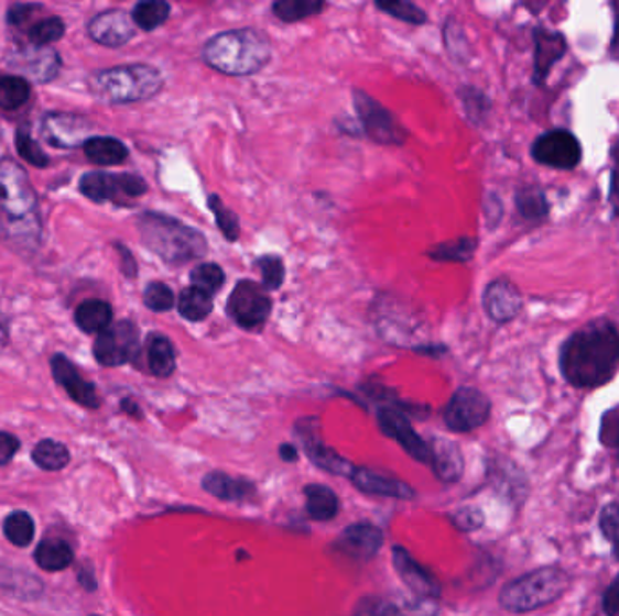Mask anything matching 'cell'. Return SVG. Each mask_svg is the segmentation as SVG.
Instances as JSON below:
<instances>
[{
	"label": "cell",
	"mask_w": 619,
	"mask_h": 616,
	"mask_svg": "<svg viewBox=\"0 0 619 616\" xmlns=\"http://www.w3.org/2000/svg\"><path fill=\"white\" fill-rule=\"evenodd\" d=\"M560 373L576 389H598L619 373V328L612 320L585 323L560 348Z\"/></svg>",
	"instance_id": "cell-1"
},
{
	"label": "cell",
	"mask_w": 619,
	"mask_h": 616,
	"mask_svg": "<svg viewBox=\"0 0 619 616\" xmlns=\"http://www.w3.org/2000/svg\"><path fill=\"white\" fill-rule=\"evenodd\" d=\"M269 38L252 28L224 31L204 47V61L216 72L229 76H250L270 62Z\"/></svg>",
	"instance_id": "cell-2"
},
{
	"label": "cell",
	"mask_w": 619,
	"mask_h": 616,
	"mask_svg": "<svg viewBox=\"0 0 619 616\" xmlns=\"http://www.w3.org/2000/svg\"><path fill=\"white\" fill-rule=\"evenodd\" d=\"M138 230L143 244L163 263L180 266L205 257L207 253L204 233L165 213H142L138 218Z\"/></svg>",
	"instance_id": "cell-3"
},
{
	"label": "cell",
	"mask_w": 619,
	"mask_h": 616,
	"mask_svg": "<svg viewBox=\"0 0 619 616\" xmlns=\"http://www.w3.org/2000/svg\"><path fill=\"white\" fill-rule=\"evenodd\" d=\"M163 76L148 64H129L97 72L89 78V89L106 103H137L151 100L162 91Z\"/></svg>",
	"instance_id": "cell-4"
},
{
	"label": "cell",
	"mask_w": 619,
	"mask_h": 616,
	"mask_svg": "<svg viewBox=\"0 0 619 616\" xmlns=\"http://www.w3.org/2000/svg\"><path fill=\"white\" fill-rule=\"evenodd\" d=\"M568 586L567 571L556 566L539 568L506 584L498 602L509 613L539 612L564 596Z\"/></svg>",
	"instance_id": "cell-5"
},
{
	"label": "cell",
	"mask_w": 619,
	"mask_h": 616,
	"mask_svg": "<svg viewBox=\"0 0 619 616\" xmlns=\"http://www.w3.org/2000/svg\"><path fill=\"white\" fill-rule=\"evenodd\" d=\"M351 97L366 136L370 138L371 142L379 145H402L406 142V129L387 107H382L376 98L366 95L361 89H354Z\"/></svg>",
	"instance_id": "cell-6"
},
{
	"label": "cell",
	"mask_w": 619,
	"mask_h": 616,
	"mask_svg": "<svg viewBox=\"0 0 619 616\" xmlns=\"http://www.w3.org/2000/svg\"><path fill=\"white\" fill-rule=\"evenodd\" d=\"M533 162L554 170H574L584 157V147L576 134L567 129H551L540 134L531 145Z\"/></svg>",
	"instance_id": "cell-7"
},
{
	"label": "cell",
	"mask_w": 619,
	"mask_h": 616,
	"mask_svg": "<svg viewBox=\"0 0 619 616\" xmlns=\"http://www.w3.org/2000/svg\"><path fill=\"white\" fill-rule=\"evenodd\" d=\"M0 208L11 219H26L35 212L36 194L26 170L13 162H0Z\"/></svg>",
	"instance_id": "cell-8"
},
{
	"label": "cell",
	"mask_w": 619,
	"mask_h": 616,
	"mask_svg": "<svg viewBox=\"0 0 619 616\" xmlns=\"http://www.w3.org/2000/svg\"><path fill=\"white\" fill-rule=\"evenodd\" d=\"M80 193L95 202L128 205L148 193V183L137 174L89 173L82 176Z\"/></svg>",
	"instance_id": "cell-9"
},
{
	"label": "cell",
	"mask_w": 619,
	"mask_h": 616,
	"mask_svg": "<svg viewBox=\"0 0 619 616\" xmlns=\"http://www.w3.org/2000/svg\"><path fill=\"white\" fill-rule=\"evenodd\" d=\"M491 399L475 387H460L444 409V424L457 435H466L488 424Z\"/></svg>",
	"instance_id": "cell-10"
},
{
	"label": "cell",
	"mask_w": 619,
	"mask_h": 616,
	"mask_svg": "<svg viewBox=\"0 0 619 616\" xmlns=\"http://www.w3.org/2000/svg\"><path fill=\"white\" fill-rule=\"evenodd\" d=\"M272 311V298L263 286L243 278L236 284L227 302V314L239 328L258 329L267 322Z\"/></svg>",
	"instance_id": "cell-11"
},
{
	"label": "cell",
	"mask_w": 619,
	"mask_h": 616,
	"mask_svg": "<svg viewBox=\"0 0 619 616\" xmlns=\"http://www.w3.org/2000/svg\"><path fill=\"white\" fill-rule=\"evenodd\" d=\"M295 436L300 438L308 460L317 469L325 470L328 474L340 475L351 480L357 466L350 460H346L339 452L325 444L321 435L319 418H303L295 424Z\"/></svg>",
	"instance_id": "cell-12"
},
{
	"label": "cell",
	"mask_w": 619,
	"mask_h": 616,
	"mask_svg": "<svg viewBox=\"0 0 619 616\" xmlns=\"http://www.w3.org/2000/svg\"><path fill=\"white\" fill-rule=\"evenodd\" d=\"M140 349L138 328L129 320L111 323L104 333L98 334L93 353L104 367H118L137 359Z\"/></svg>",
	"instance_id": "cell-13"
},
{
	"label": "cell",
	"mask_w": 619,
	"mask_h": 616,
	"mask_svg": "<svg viewBox=\"0 0 619 616\" xmlns=\"http://www.w3.org/2000/svg\"><path fill=\"white\" fill-rule=\"evenodd\" d=\"M377 421H379L382 435L401 444L412 460L419 461V463H430V444L416 435V430L413 429L412 421L404 410L387 405L377 413Z\"/></svg>",
	"instance_id": "cell-14"
},
{
	"label": "cell",
	"mask_w": 619,
	"mask_h": 616,
	"mask_svg": "<svg viewBox=\"0 0 619 616\" xmlns=\"http://www.w3.org/2000/svg\"><path fill=\"white\" fill-rule=\"evenodd\" d=\"M391 561H393L397 575L404 582V586L415 595V598L427 602L437 601L442 593L437 576L433 575L427 568L422 566L421 562L415 561V557H412L406 548L393 546Z\"/></svg>",
	"instance_id": "cell-15"
},
{
	"label": "cell",
	"mask_w": 619,
	"mask_h": 616,
	"mask_svg": "<svg viewBox=\"0 0 619 616\" xmlns=\"http://www.w3.org/2000/svg\"><path fill=\"white\" fill-rule=\"evenodd\" d=\"M533 41L534 61L531 81L534 87H545L554 66L567 55V38L562 31L547 30L543 25H536L533 30Z\"/></svg>",
	"instance_id": "cell-16"
},
{
	"label": "cell",
	"mask_w": 619,
	"mask_h": 616,
	"mask_svg": "<svg viewBox=\"0 0 619 616\" xmlns=\"http://www.w3.org/2000/svg\"><path fill=\"white\" fill-rule=\"evenodd\" d=\"M384 542L381 528L371 522H357L346 528L336 541L340 556L354 562H366L379 553Z\"/></svg>",
	"instance_id": "cell-17"
},
{
	"label": "cell",
	"mask_w": 619,
	"mask_h": 616,
	"mask_svg": "<svg viewBox=\"0 0 619 616\" xmlns=\"http://www.w3.org/2000/svg\"><path fill=\"white\" fill-rule=\"evenodd\" d=\"M484 311L492 322L508 323L517 319L523 308L522 294L508 278H495L484 289Z\"/></svg>",
	"instance_id": "cell-18"
},
{
	"label": "cell",
	"mask_w": 619,
	"mask_h": 616,
	"mask_svg": "<svg viewBox=\"0 0 619 616\" xmlns=\"http://www.w3.org/2000/svg\"><path fill=\"white\" fill-rule=\"evenodd\" d=\"M89 122L77 114L53 112L42 120V136L53 147L75 148L86 145Z\"/></svg>",
	"instance_id": "cell-19"
},
{
	"label": "cell",
	"mask_w": 619,
	"mask_h": 616,
	"mask_svg": "<svg viewBox=\"0 0 619 616\" xmlns=\"http://www.w3.org/2000/svg\"><path fill=\"white\" fill-rule=\"evenodd\" d=\"M87 33L102 46L122 47L134 36V22L126 11L107 10L89 21Z\"/></svg>",
	"instance_id": "cell-20"
},
{
	"label": "cell",
	"mask_w": 619,
	"mask_h": 616,
	"mask_svg": "<svg viewBox=\"0 0 619 616\" xmlns=\"http://www.w3.org/2000/svg\"><path fill=\"white\" fill-rule=\"evenodd\" d=\"M52 371L56 384L62 385L66 389L67 395H69L73 402H77L78 405L87 407V409H98L100 407V398H98L95 385L82 378L77 367L64 354H55L53 356Z\"/></svg>",
	"instance_id": "cell-21"
},
{
	"label": "cell",
	"mask_w": 619,
	"mask_h": 616,
	"mask_svg": "<svg viewBox=\"0 0 619 616\" xmlns=\"http://www.w3.org/2000/svg\"><path fill=\"white\" fill-rule=\"evenodd\" d=\"M351 483L357 491L373 497H390V499L410 501L415 497V491L404 481L397 480L393 475L381 474L371 469H359L351 475Z\"/></svg>",
	"instance_id": "cell-22"
},
{
	"label": "cell",
	"mask_w": 619,
	"mask_h": 616,
	"mask_svg": "<svg viewBox=\"0 0 619 616\" xmlns=\"http://www.w3.org/2000/svg\"><path fill=\"white\" fill-rule=\"evenodd\" d=\"M430 465L444 485H455L464 475L463 450L455 441L435 438L430 444Z\"/></svg>",
	"instance_id": "cell-23"
},
{
	"label": "cell",
	"mask_w": 619,
	"mask_h": 616,
	"mask_svg": "<svg viewBox=\"0 0 619 616\" xmlns=\"http://www.w3.org/2000/svg\"><path fill=\"white\" fill-rule=\"evenodd\" d=\"M202 488L216 499L225 501V503L252 501L258 494V488L252 481L234 477V475L225 474L219 470H213V472L204 475Z\"/></svg>",
	"instance_id": "cell-24"
},
{
	"label": "cell",
	"mask_w": 619,
	"mask_h": 616,
	"mask_svg": "<svg viewBox=\"0 0 619 616\" xmlns=\"http://www.w3.org/2000/svg\"><path fill=\"white\" fill-rule=\"evenodd\" d=\"M11 64H15L17 69L26 73L39 84H46L58 75L61 56L52 47H31V50L19 51Z\"/></svg>",
	"instance_id": "cell-25"
},
{
	"label": "cell",
	"mask_w": 619,
	"mask_h": 616,
	"mask_svg": "<svg viewBox=\"0 0 619 616\" xmlns=\"http://www.w3.org/2000/svg\"><path fill=\"white\" fill-rule=\"evenodd\" d=\"M305 497L306 516L312 520L325 522V520L336 519L339 514V497L328 486L319 485V483L306 485Z\"/></svg>",
	"instance_id": "cell-26"
},
{
	"label": "cell",
	"mask_w": 619,
	"mask_h": 616,
	"mask_svg": "<svg viewBox=\"0 0 619 616\" xmlns=\"http://www.w3.org/2000/svg\"><path fill=\"white\" fill-rule=\"evenodd\" d=\"M149 371L158 378H169L176 371V351L167 337L151 334L148 340Z\"/></svg>",
	"instance_id": "cell-27"
},
{
	"label": "cell",
	"mask_w": 619,
	"mask_h": 616,
	"mask_svg": "<svg viewBox=\"0 0 619 616\" xmlns=\"http://www.w3.org/2000/svg\"><path fill=\"white\" fill-rule=\"evenodd\" d=\"M514 207H517L520 218L528 222L547 221L549 213H551L547 194L543 193L540 187L518 188L514 194Z\"/></svg>",
	"instance_id": "cell-28"
},
{
	"label": "cell",
	"mask_w": 619,
	"mask_h": 616,
	"mask_svg": "<svg viewBox=\"0 0 619 616\" xmlns=\"http://www.w3.org/2000/svg\"><path fill=\"white\" fill-rule=\"evenodd\" d=\"M75 320H77L78 328L84 333H104L112 322V308L106 300H98L91 298L78 306L75 311Z\"/></svg>",
	"instance_id": "cell-29"
},
{
	"label": "cell",
	"mask_w": 619,
	"mask_h": 616,
	"mask_svg": "<svg viewBox=\"0 0 619 616\" xmlns=\"http://www.w3.org/2000/svg\"><path fill=\"white\" fill-rule=\"evenodd\" d=\"M86 156L97 165L111 167V165H120L129 157V148L123 145L120 140L107 136H93L87 140L84 145Z\"/></svg>",
	"instance_id": "cell-30"
},
{
	"label": "cell",
	"mask_w": 619,
	"mask_h": 616,
	"mask_svg": "<svg viewBox=\"0 0 619 616\" xmlns=\"http://www.w3.org/2000/svg\"><path fill=\"white\" fill-rule=\"evenodd\" d=\"M73 553L72 546L64 541L50 539L39 544L35 551V562L39 568L46 571H62L67 566H72Z\"/></svg>",
	"instance_id": "cell-31"
},
{
	"label": "cell",
	"mask_w": 619,
	"mask_h": 616,
	"mask_svg": "<svg viewBox=\"0 0 619 616\" xmlns=\"http://www.w3.org/2000/svg\"><path fill=\"white\" fill-rule=\"evenodd\" d=\"M213 295L205 294L202 289L188 286L180 294L178 311L188 322H202L213 314Z\"/></svg>",
	"instance_id": "cell-32"
},
{
	"label": "cell",
	"mask_w": 619,
	"mask_h": 616,
	"mask_svg": "<svg viewBox=\"0 0 619 616\" xmlns=\"http://www.w3.org/2000/svg\"><path fill=\"white\" fill-rule=\"evenodd\" d=\"M478 241L475 238H458L432 248L427 255L442 263H469L477 252Z\"/></svg>",
	"instance_id": "cell-33"
},
{
	"label": "cell",
	"mask_w": 619,
	"mask_h": 616,
	"mask_svg": "<svg viewBox=\"0 0 619 616\" xmlns=\"http://www.w3.org/2000/svg\"><path fill=\"white\" fill-rule=\"evenodd\" d=\"M31 458L35 461L36 466H41L42 470H47V472H58V470L69 465V461H72L66 444L58 443L55 440H42L33 449Z\"/></svg>",
	"instance_id": "cell-34"
},
{
	"label": "cell",
	"mask_w": 619,
	"mask_h": 616,
	"mask_svg": "<svg viewBox=\"0 0 619 616\" xmlns=\"http://www.w3.org/2000/svg\"><path fill=\"white\" fill-rule=\"evenodd\" d=\"M325 2L321 0H278L272 10L275 16L283 22H300L310 19V16L319 15L325 10Z\"/></svg>",
	"instance_id": "cell-35"
},
{
	"label": "cell",
	"mask_w": 619,
	"mask_h": 616,
	"mask_svg": "<svg viewBox=\"0 0 619 616\" xmlns=\"http://www.w3.org/2000/svg\"><path fill=\"white\" fill-rule=\"evenodd\" d=\"M171 6L165 0H143L132 10V22L143 31H153L167 21Z\"/></svg>",
	"instance_id": "cell-36"
},
{
	"label": "cell",
	"mask_w": 619,
	"mask_h": 616,
	"mask_svg": "<svg viewBox=\"0 0 619 616\" xmlns=\"http://www.w3.org/2000/svg\"><path fill=\"white\" fill-rule=\"evenodd\" d=\"M4 536L11 544L26 548L35 539V520L28 512H13L6 517Z\"/></svg>",
	"instance_id": "cell-37"
},
{
	"label": "cell",
	"mask_w": 619,
	"mask_h": 616,
	"mask_svg": "<svg viewBox=\"0 0 619 616\" xmlns=\"http://www.w3.org/2000/svg\"><path fill=\"white\" fill-rule=\"evenodd\" d=\"M31 87L22 76H2L0 78V107L6 111H15L30 100Z\"/></svg>",
	"instance_id": "cell-38"
},
{
	"label": "cell",
	"mask_w": 619,
	"mask_h": 616,
	"mask_svg": "<svg viewBox=\"0 0 619 616\" xmlns=\"http://www.w3.org/2000/svg\"><path fill=\"white\" fill-rule=\"evenodd\" d=\"M460 98H463L466 117L475 125H482L488 120L489 111H491V100H489L488 95L477 87H464L460 91Z\"/></svg>",
	"instance_id": "cell-39"
},
{
	"label": "cell",
	"mask_w": 619,
	"mask_h": 616,
	"mask_svg": "<svg viewBox=\"0 0 619 616\" xmlns=\"http://www.w3.org/2000/svg\"><path fill=\"white\" fill-rule=\"evenodd\" d=\"M191 283H193L194 288L202 289L205 294H218L225 284L224 270L214 263L198 264L191 273Z\"/></svg>",
	"instance_id": "cell-40"
},
{
	"label": "cell",
	"mask_w": 619,
	"mask_h": 616,
	"mask_svg": "<svg viewBox=\"0 0 619 616\" xmlns=\"http://www.w3.org/2000/svg\"><path fill=\"white\" fill-rule=\"evenodd\" d=\"M208 208L213 210L216 224H218L219 232L224 233V238L234 243L239 239V218L230 208L225 207V202L219 199V196L213 194L208 198Z\"/></svg>",
	"instance_id": "cell-41"
},
{
	"label": "cell",
	"mask_w": 619,
	"mask_h": 616,
	"mask_svg": "<svg viewBox=\"0 0 619 616\" xmlns=\"http://www.w3.org/2000/svg\"><path fill=\"white\" fill-rule=\"evenodd\" d=\"M66 33V25L58 16L52 19H44V21L36 22L30 30V42L33 47H50L53 42L61 41L62 36Z\"/></svg>",
	"instance_id": "cell-42"
},
{
	"label": "cell",
	"mask_w": 619,
	"mask_h": 616,
	"mask_svg": "<svg viewBox=\"0 0 619 616\" xmlns=\"http://www.w3.org/2000/svg\"><path fill=\"white\" fill-rule=\"evenodd\" d=\"M377 8L408 24L421 25L427 22L426 11H422L419 6L404 2V0H379Z\"/></svg>",
	"instance_id": "cell-43"
},
{
	"label": "cell",
	"mask_w": 619,
	"mask_h": 616,
	"mask_svg": "<svg viewBox=\"0 0 619 616\" xmlns=\"http://www.w3.org/2000/svg\"><path fill=\"white\" fill-rule=\"evenodd\" d=\"M256 266L261 272L263 288L267 292H275L283 286L284 275H286L283 258L278 257V255H263L256 261Z\"/></svg>",
	"instance_id": "cell-44"
},
{
	"label": "cell",
	"mask_w": 619,
	"mask_h": 616,
	"mask_svg": "<svg viewBox=\"0 0 619 616\" xmlns=\"http://www.w3.org/2000/svg\"><path fill=\"white\" fill-rule=\"evenodd\" d=\"M599 530L605 539L610 542L616 561H619V505L609 503L601 508L599 514Z\"/></svg>",
	"instance_id": "cell-45"
},
{
	"label": "cell",
	"mask_w": 619,
	"mask_h": 616,
	"mask_svg": "<svg viewBox=\"0 0 619 616\" xmlns=\"http://www.w3.org/2000/svg\"><path fill=\"white\" fill-rule=\"evenodd\" d=\"M143 302L151 311L163 314V311L173 309L176 298H174L173 289L169 288L167 284L151 283L143 292Z\"/></svg>",
	"instance_id": "cell-46"
},
{
	"label": "cell",
	"mask_w": 619,
	"mask_h": 616,
	"mask_svg": "<svg viewBox=\"0 0 619 616\" xmlns=\"http://www.w3.org/2000/svg\"><path fill=\"white\" fill-rule=\"evenodd\" d=\"M17 151L33 167L42 168L50 165V157L46 156V152L39 147V143L26 131H17Z\"/></svg>",
	"instance_id": "cell-47"
},
{
	"label": "cell",
	"mask_w": 619,
	"mask_h": 616,
	"mask_svg": "<svg viewBox=\"0 0 619 616\" xmlns=\"http://www.w3.org/2000/svg\"><path fill=\"white\" fill-rule=\"evenodd\" d=\"M356 616H406L401 607L384 598H365L357 606Z\"/></svg>",
	"instance_id": "cell-48"
},
{
	"label": "cell",
	"mask_w": 619,
	"mask_h": 616,
	"mask_svg": "<svg viewBox=\"0 0 619 616\" xmlns=\"http://www.w3.org/2000/svg\"><path fill=\"white\" fill-rule=\"evenodd\" d=\"M452 522L460 531H475L482 528L486 517L477 506H464L460 510L453 512Z\"/></svg>",
	"instance_id": "cell-49"
},
{
	"label": "cell",
	"mask_w": 619,
	"mask_h": 616,
	"mask_svg": "<svg viewBox=\"0 0 619 616\" xmlns=\"http://www.w3.org/2000/svg\"><path fill=\"white\" fill-rule=\"evenodd\" d=\"M21 449V441L10 432H0V466L8 465Z\"/></svg>",
	"instance_id": "cell-50"
},
{
	"label": "cell",
	"mask_w": 619,
	"mask_h": 616,
	"mask_svg": "<svg viewBox=\"0 0 619 616\" xmlns=\"http://www.w3.org/2000/svg\"><path fill=\"white\" fill-rule=\"evenodd\" d=\"M604 612L607 616H619V575L605 592Z\"/></svg>",
	"instance_id": "cell-51"
},
{
	"label": "cell",
	"mask_w": 619,
	"mask_h": 616,
	"mask_svg": "<svg viewBox=\"0 0 619 616\" xmlns=\"http://www.w3.org/2000/svg\"><path fill=\"white\" fill-rule=\"evenodd\" d=\"M607 199H609L615 218L619 219V165H615L612 170H610L609 196H607Z\"/></svg>",
	"instance_id": "cell-52"
},
{
	"label": "cell",
	"mask_w": 619,
	"mask_h": 616,
	"mask_svg": "<svg viewBox=\"0 0 619 616\" xmlns=\"http://www.w3.org/2000/svg\"><path fill=\"white\" fill-rule=\"evenodd\" d=\"M609 6L610 10H612V15H615V31H612L609 55L612 61L619 62V0H612Z\"/></svg>",
	"instance_id": "cell-53"
},
{
	"label": "cell",
	"mask_w": 619,
	"mask_h": 616,
	"mask_svg": "<svg viewBox=\"0 0 619 616\" xmlns=\"http://www.w3.org/2000/svg\"><path fill=\"white\" fill-rule=\"evenodd\" d=\"M484 208H486V216H488L489 221H491L492 219L491 227H497L498 222H500V219H502L503 216V207L500 198H498V196H495V194H491V199H489V201H486Z\"/></svg>",
	"instance_id": "cell-54"
},
{
	"label": "cell",
	"mask_w": 619,
	"mask_h": 616,
	"mask_svg": "<svg viewBox=\"0 0 619 616\" xmlns=\"http://www.w3.org/2000/svg\"><path fill=\"white\" fill-rule=\"evenodd\" d=\"M33 8H39V6L31 4H15L11 6L10 11H8V22L10 24H22L30 16L31 10Z\"/></svg>",
	"instance_id": "cell-55"
},
{
	"label": "cell",
	"mask_w": 619,
	"mask_h": 616,
	"mask_svg": "<svg viewBox=\"0 0 619 616\" xmlns=\"http://www.w3.org/2000/svg\"><path fill=\"white\" fill-rule=\"evenodd\" d=\"M117 250L120 253V257H122V270L126 273V277H134L138 273V266L134 263V258H132V253L123 244H117Z\"/></svg>",
	"instance_id": "cell-56"
},
{
	"label": "cell",
	"mask_w": 619,
	"mask_h": 616,
	"mask_svg": "<svg viewBox=\"0 0 619 616\" xmlns=\"http://www.w3.org/2000/svg\"><path fill=\"white\" fill-rule=\"evenodd\" d=\"M280 458L283 461H286V463H294V461H297V458H300V455H297V449H295V444L292 443L281 444Z\"/></svg>",
	"instance_id": "cell-57"
},
{
	"label": "cell",
	"mask_w": 619,
	"mask_h": 616,
	"mask_svg": "<svg viewBox=\"0 0 619 616\" xmlns=\"http://www.w3.org/2000/svg\"><path fill=\"white\" fill-rule=\"evenodd\" d=\"M122 409L123 413H128V415L132 416V418H142V410H140V407H138L132 399H123Z\"/></svg>",
	"instance_id": "cell-58"
},
{
	"label": "cell",
	"mask_w": 619,
	"mask_h": 616,
	"mask_svg": "<svg viewBox=\"0 0 619 616\" xmlns=\"http://www.w3.org/2000/svg\"><path fill=\"white\" fill-rule=\"evenodd\" d=\"M610 160L615 165H619V138H616L612 147H610Z\"/></svg>",
	"instance_id": "cell-59"
},
{
	"label": "cell",
	"mask_w": 619,
	"mask_h": 616,
	"mask_svg": "<svg viewBox=\"0 0 619 616\" xmlns=\"http://www.w3.org/2000/svg\"><path fill=\"white\" fill-rule=\"evenodd\" d=\"M615 444H616V449H618V458H619V427H618V435H616Z\"/></svg>",
	"instance_id": "cell-60"
},
{
	"label": "cell",
	"mask_w": 619,
	"mask_h": 616,
	"mask_svg": "<svg viewBox=\"0 0 619 616\" xmlns=\"http://www.w3.org/2000/svg\"><path fill=\"white\" fill-rule=\"evenodd\" d=\"M91 616H97V615H91Z\"/></svg>",
	"instance_id": "cell-61"
}]
</instances>
